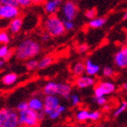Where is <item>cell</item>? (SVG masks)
<instances>
[{
  "instance_id": "6da1fadb",
  "label": "cell",
  "mask_w": 127,
  "mask_h": 127,
  "mask_svg": "<svg viewBox=\"0 0 127 127\" xmlns=\"http://www.w3.org/2000/svg\"><path fill=\"white\" fill-rule=\"evenodd\" d=\"M41 51V45L35 40L27 38L18 44L15 49V56L18 60H28L34 58Z\"/></svg>"
},
{
  "instance_id": "7a4b0ae2",
  "label": "cell",
  "mask_w": 127,
  "mask_h": 127,
  "mask_svg": "<svg viewBox=\"0 0 127 127\" xmlns=\"http://www.w3.org/2000/svg\"><path fill=\"white\" fill-rule=\"evenodd\" d=\"M43 27L45 32H47L51 36L57 37L63 35L66 32L64 25V20L60 19L56 14L49 15L45 19L43 23Z\"/></svg>"
},
{
  "instance_id": "3957f363",
  "label": "cell",
  "mask_w": 127,
  "mask_h": 127,
  "mask_svg": "<svg viewBox=\"0 0 127 127\" xmlns=\"http://www.w3.org/2000/svg\"><path fill=\"white\" fill-rule=\"evenodd\" d=\"M40 120L38 118V113L31 108L18 112V123L21 126L34 127L39 125Z\"/></svg>"
},
{
  "instance_id": "277c9868",
  "label": "cell",
  "mask_w": 127,
  "mask_h": 127,
  "mask_svg": "<svg viewBox=\"0 0 127 127\" xmlns=\"http://www.w3.org/2000/svg\"><path fill=\"white\" fill-rule=\"evenodd\" d=\"M18 125V114L16 112L8 108L1 109L0 127H16Z\"/></svg>"
},
{
  "instance_id": "5b68a950",
  "label": "cell",
  "mask_w": 127,
  "mask_h": 127,
  "mask_svg": "<svg viewBox=\"0 0 127 127\" xmlns=\"http://www.w3.org/2000/svg\"><path fill=\"white\" fill-rule=\"evenodd\" d=\"M60 12L64 20H74L78 13V7L73 1H66L62 4Z\"/></svg>"
},
{
  "instance_id": "8992f818",
  "label": "cell",
  "mask_w": 127,
  "mask_h": 127,
  "mask_svg": "<svg viewBox=\"0 0 127 127\" xmlns=\"http://www.w3.org/2000/svg\"><path fill=\"white\" fill-rule=\"evenodd\" d=\"M19 15H20V9L17 5H0V18L2 20H12L19 16Z\"/></svg>"
},
{
  "instance_id": "52a82bcc",
  "label": "cell",
  "mask_w": 127,
  "mask_h": 127,
  "mask_svg": "<svg viewBox=\"0 0 127 127\" xmlns=\"http://www.w3.org/2000/svg\"><path fill=\"white\" fill-rule=\"evenodd\" d=\"M115 89L116 87L114 83L110 81H102L95 86L94 95L95 96H103V95H110L114 93Z\"/></svg>"
},
{
  "instance_id": "ba28073f",
  "label": "cell",
  "mask_w": 127,
  "mask_h": 127,
  "mask_svg": "<svg viewBox=\"0 0 127 127\" xmlns=\"http://www.w3.org/2000/svg\"><path fill=\"white\" fill-rule=\"evenodd\" d=\"M60 105V99L56 95H45L44 98V112L46 115H49Z\"/></svg>"
},
{
  "instance_id": "9c48e42d",
  "label": "cell",
  "mask_w": 127,
  "mask_h": 127,
  "mask_svg": "<svg viewBox=\"0 0 127 127\" xmlns=\"http://www.w3.org/2000/svg\"><path fill=\"white\" fill-rule=\"evenodd\" d=\"M95 79L94 78V76H91V75H80L75 79L74 81V85L75 86L80 89H84V88H87V87H92L95 85Z\"/></svg>"
},
{
  "instance_id": "30bf717a",
  "label": "cell",
  "mask_w": 127,
  "mask_h": 127,
  "mask_svg": "<svg viewBox=\"0 0 127 127\" xmlns=\"http://www.w3.org/2000/svg\"><path fill=\"white\" fill-rule=\"evenodd\" d=\"M114 64L119 68L127 67V48L124 47L120 49L114 56Z\"/></svg>"
},
{
  "instance_id": "8fae6325",
  "label": "cell",
  "mask_w": 127,
  "mask_h": 127,
  "mask_svg": "<svg viewBox=\"0 0 127 127\" xmlns=\"http://www.w3.org/2000/svg\"><path fill=\"white\" fill-rule=\"evenodd\" d=\"M62 0H46L44 3V10L47 15L56 14L61 7Z\"/></svg>"
},
{
  "instance_id": "7c38bea8",
  "label": "cell",
  "mask_w": 127,
  "mask_h": 127,
  "mask_svg": "<svg viewBox=\"0 0 127 127\" xmlns=\"http://www.w3.org/2000/svg\"><path fill=\"white\" fill-rule=\"evenodd\" d=\"M22 27H23V19L20 16H17L12 20H9L7 28L8 31L12 34H17L18 32H20Z\"/></svg>"
},
{
  "instance_id": "4fadbf2b",
  "label": "cell",
  "mask_w": 127,
  "mask_h": 127,
  "mask_svg": "<svg viewBox=\"0 0 127 127\" xmlns=\"http://www.w3.org/2000/svg\"><path fill=\"white\" fill-rule=\"evenodd\" d=\"M28 106L32 110L35 112H41L44 111V99L38 96H34L29 99L28 101Z\"/></svg>"
},
{
  "instance_id": "5bb4252c",
  "label": "cell",
  "mask_w": 127,
  "mask_h": 127,
  "mask_svg": "<svg viewBox=\"0 0 127 127\" xmlns=\"http://www.w3.org/2000/svg\"><path fill=\"white\" fill-rule=\"evenodd\" d=\"M85 74L91 75V76H95L99 74L100 72V66L97 64L94 63L91 59H87L85 61Z\"/></svg>"
},
{
  "instance_id": "9a60e30c",
  "label": "cell",
  "mask_w": 127,
  "mask_h": 127,
  "mask_svg": "<svg viewBox=\"0 0 127 127\" xmlns=\"http://www.w3.org/2000/svg\"><path fill=\"white\" fill-rule=\"evenodd\" d=\"M58 90H59V84L55 82H48L43 87V94L45 95H58Z\"/></svg>"
},
{
  "instance_id": "2e32d148",
  "label": "cell",
  "mask_w": 127,
  "mask_h": 127,
  "mask_svg": "<svg viewBox=\"0 0 127 127\" xmlns=\"http://www.w3.org/2000/svg\"><path fill=\"white\" fill-rule=\"evenodd\" d=\"M72 74L75 77H78L80 75H83L85 74V64L83 62H76L73 64L71 68Z\"/></svg>"
},
{
  "instance_id": "e0dca14e",
  "label": "cell",
  "mask_w": 127,
  "mask_h": 127,
  "mask_svg": "<svg viewBox=\"0 0 127 127\" xmlns=\"http://www.w3.org/2000/svg\"><path fill=\"white\" fill-rule=\"evenodd\" d=\"M17 78H18V76L15 73H7L2 77L1 81H2L3 85H5V86H11L14 84H16V82L17 81Z\"/></svg>"
},
{
  "instance_id": "ac0fdd59",
  "label": "cell",
  "mask_w": 127,
  "mask_h": 127,
  "mask_svg": "<svg viewBox=\"0 0 127 127\" xmlns=\"http://www.w3.org/2000/svg\"><path fill=\"white\" fill-rule=\"evenodd\" d=\"M72 95V87L71 85L68 84H59V90H58V95L64 99L70 98Z\"/></svg>"
},
{
  "instance_id": "d6986e66",
  "label": "cell",
  "mask_w": 127,
  "mask_h": 127,
  "mask_svg": "<svg viewBox=\"0 0 127 127\" xmlns=\"http://www.w3.org/2000/svg\"><path fill=\"white\" fill-rule=\"evenodd\" d=\"M106 23V18L104 17H95L93 19H90V21L88 22V27L94 29H98L104 26Z\"/></svg>"
},
{
  "instance_id": "ffe728a7",
  "label": "cell",
  "mask_w": 127,
  "mask_h": 127,
  "mask_svg": "<svg viewBox=\"0 0 127 127\" xmlns=\"http://www.w3.org/2000/svg\"><path fill=\"white\" fill-rule=\"evenodd\" d=\"M15 55V52L9 49L6 45H2V46L0 47V58L4 59L5 61H7Z\"/></svg>"
},
{
  "instance_id": "44dd1931",
  "label": "cell",
  "mask_w": 127,
  "mask_h": 127,
  "mask_svg": "<svg viewBox=\"0 0 127 127\" xmlns=\"http://www.w3.org/2000/svg\"><path fill=\"white\" fill-rule=\"evenodd\" d=\"M90 119V112L85 110V109H81L76 112L75 114V120L79 123L86 122Z\"/></svg>"
},
{
  "instance_id": "7402d4cb",
  "label": "cell",
  "mask_w": 127,
  "mask_h": 127,
  "mask_svg": "<svg viewBox=\"0 0 127 127\" xmlns=\"http://www.w3.org/2000/svg\"><path fill=\"white\" fill-rule=\"evenodd\" d=\"M65 110H66L65 106L63 105V104H60V105H59L58 107H57V108H56V110L52 113V114L48 115V117H49V119H51V120L58 119L59 117L61 116V114H64V113L65 112Z\"/></svg>"
},
{
  "instance_id": "603a6c76",
  "label": "cell",
  "mask_w": 127,
  "mask_h": 127,
  "mask_svg": "<svg viewBox=\"0 0 127 127\" xmlns=\"http://www.w3.org/2000/svg\"><path fill=\"white\" fill-rule=\"evenodd\" d=\"M54 59L51 56H45L38 61V69H45L52 64Z\"/></svg>"
},
{
  "instance_id": "cb8c5ba5",
  "label": "cell",
  "mask_w": 127,
  "mask_h": 127,
  "mask_svg": "<svg viewBox=\"0 0 127 127\" xmlns=\"http://www.w3.org/2000/svg\"><path fill=\"white\" fill-rule=\"evenodd\" d=\"M26 68L28 71H34L36 68H38V61L34 58L28 59L27 63H26Z\"/></svg>"
},
{
  "instance_id": "d4e9b609",
  "label": "cell",
  "mask_w": 127,
  "mask_h": 127,
  "mask_svg": "<svg viewBox=\"0 0 127 127\" xmlns=\"http://www.w3.org/2000/svg\"><path fill=\"white\" fill-rule=\"evenodd\" d=\"M127 110V102H123V103H120V105L116 108V110L114 112V117H118L119 115L125 113Z\"/></svg>"
},
{
  "instance_id": "484cf974",
  "label": "cell",
  "mask_w": 127,
  "mask_h": 127,
  "mask_svg": "<svg viewBox=\"0 0 127 127\" xmlns=\"http://www.w3.org/2000/svg\"><path fill=\"white\" fill-rule=\"evenodd\" d=\"M10 42V36L6 31L2 30L0 32V43L2 45H8Z\"/></svg>"
},
{
  "instance_id": "4316f807",
  "label": "cell",
  "mask_w": 127,
  "mask_h": 127,
  "mask_svg": "<svg viewBox=\"0 0 127 127\" xmlns=\"http://www.w3.org/2000/svg\"><path fill=\"white\" fill-rule=\"evenodd\" d=\"M102 74H103V76L106 77V78H111V77L114 76V70L112 68L111 66H105V67H103Z\"/></svg>"
},
{
  "instance_id": "83f0119b",
  "label": "cell",
  "mask_w": 127,
  "mask_h": 127,
  "mask_svg": "<svg viewBox=\"0 0 127 127\" xmlns=\"http://www.w3.org/2000/svg\"><path fill=\"white\" fill-rule=\"evenodd\" d=\"M70 103H71V104L73 106H76L78 105L80 103V102H81V99H80V96L78 95H76V94H73V95H71V96H70Z\"/></svg>"
},
{
  "instance_id": "f1b7e54d",
  "label": "cell",
  "mask_w": 127,
  "mask_h": 127,
  "mask_svg": "<svg viewBox=\"0 0 127 127\" xmlns=\"http://www.w3.org/2000/svg\"><path fill=\"white\" fill-rule=\"evenodd\" d=\"M97 15V10L95 8H91V9H88V10L85 11V16L86 18L88 19H93L95 18Z\"/></svg>"
},
{
  "instance_id": "f546056e",
  "label": "cell",
  "mask_w": 127,
  "mask_h": 127,
  "mask_svg": "<svg viewBox=\"0 0 127 127\" xmlns=\"http://www.w3.org/2000/svg\"><path fill=\"white\" fill-rule=\"evenodd\" d=\"M95 102L97 103L98 105L104 106L107 103V99L104 95H103V96H95Z\"/></svg>"
},
{
  "instance_id": "4dcf8cb0",
  "label": "cell",
  "mask_w": 127,
  "mask_h": 127,
  "mask_svg": "<svg viewBox=\"0 0 127 127\" xmlns=\"http://www.w3.org/2000/svg\"><path fill=\"white\" fill-rule=\"evenodd\" d=\"M17 3H18L19 7L22 8H26L28 7L33 4V0H16Z\"/></svg>"
},
{
  "instance_id": "1f68e13d",
  "label": "cell",
  "mask_w": 127,
  "mask_h": 127,
  "mask_svg": "<svg viewBox=\"0 0 127 127\" xmlns=\"http://www.w3.org/2000/svg\"><path fill=\"white\" fill-rule=\"evenodd\" d=\"M101 118V113L99 111H93L90 112V121L96 122Z\"/></svg>"
},
{
  "instance_id": "d6a6232c",
  "label": "cell",
  "mask_w": 127,
  "mask_h": 127,
  "mask_svg": "<svg viewBox=\"0 0 127 127\" xmlns=\"http://www.w3.org/2000/svg\"><path fill=\"white\" fill-rule=\"evenodd\" d=\"M64 25L66 31H72L74 28V24L73 20H64Z\"/></svg>"
},
{
  "instance_id": "836d02e7",
  "label": "cell",
  "mask_w": 127,
  "mask_h": 127,
  "mask_svg": "<svg viewBox=\"0 0 127 127\" xmlns=\"http://www.w3.org/2000/svg\"><path fill=\"white\" fill-rule=\"evenodd\" d=\"M29 108V106H28V102H20L19 103H17V105H16V110L17 111H23V110H26V109Z\"/></svg>"
},
{
  "instance_id": "e575fe53",
  "label": "cell",
  "mask_w": 127,
  "mask_h": 127,
  "mask_svg": "<svg viewBox=\"0 0 127 127\" xmlns=\"http://www.w3.org/2000/svg\"><path fill=\"white\" fill-rule=\"evenodd\" d=\"M1 5H18V3L16 0H0Z\"/></svg>"
},
{
  "instance_id": "d590c367",
  "label": "cell",
  "mask_w": 127,
  "mask_h": 127,
  "mask_svg": "<svg viewBox=\"0 0 127 127\" xmlns=\"http://www.w3.org/2000/svg\"><path fill=\"white\" fill-rule=\"evenodd\" d=\"M87 50H88V45H86V44H82V45H80L79 46L77 47V51H78L79 54L85 53Z\"/></svg>"
},
{
  "instance_id": "8d00e7d4",
  "label": "cell",
  "mask_w": 127,
  "mask_h": 127,
  "mask_svg": "<svg viewBox=\"0 0 127 127\" xmlns=\"http://www.w3.org/2000/svg\"><path fill=\"white\" fill-rule=\"evenodd\" d=\"M51 35L49 34H48L47 32H45V33H44V34H42V40L43 41H44V42H46V41H48V40H49V37H50Z\"/></svg>"
},
{
  "instance_id": "74e56055",
  "label": "cell",
  "mask_w": 127,
  "mask_h": 127,
  "mask_svg": "<svg viewBox=\"0 0 127 127\" xmlns=\"http://www.w3.org/2000/svg\"><path fill=\"white\" fill-rule=\"evenodd\" d=\"M46 0H33V4L34 5H40L42 3H45Z\"/></svg>"
},
{
  "instance_id": "f35d334b",
  "label": "cell",
  "mask_w": 127,
  "mask_h": 127,
  "mask_svg": "<svg viewBox=\"0 0 127 127\" xmlns=\"http://www.w3.org/2000/svg\"><path fill=\"white\" fill-rule=\"evenodd\" d=\"M123 19H124V20H127V10L125 11V13L124 14V16H123Z\"/></svg>"
},
{
  "instance_id": "ab89813d",
  "label": "cell",
  "mask_w": 127,
  "mask_h": 127,
  "mask_svg": "<svg viewBox=\"0 0 127 127\" xmlns=\"http://www.w3.org/2000/svg\"><path fill=\"white\" fill-rule=\"evenodd\" d=\"M123 89H124V90H127V83H125V84L123 85Z\"/></svg>"
},
{
  "instance_id": "60d3db41",
  "label": "cell",
  "mask_w": 127,
  "mask_h": 127,
  "mask_svg": "<svg viewBox=\"0 0 127 127\" xmlns=\"http://www.w3.org/2000/svg\"><path fill=\"white\" fill-rule=\"evenodd\" d=\"M5 60H4V59H2V60L0 61V66H1V67H2V66L4 65V64H5Z\"/></svg>"
},
{
  "instance_id": "b9f144b4",
  "label": "cell",
  "mask_w": 127,
  "mask_h": 127,
  "mask_svg": "<svg viewBox=\"0 0 127 127\" xmlns=\"http://www.w3.org/2000/svg\"><path fill=\"white\" fill-rule=\"evenodd\" d=\"M125 47H126V48H127V45H126V46H125Z\"/></svg>"
}]
</instances>
